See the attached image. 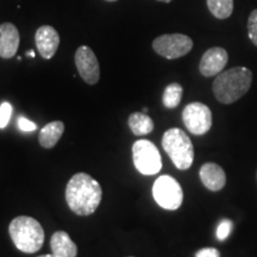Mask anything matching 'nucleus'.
I'll return each mask as SVG.
<instances>
[{"label":"nucleus","mask_w":257,"mask_h":257,"mask_svg":"<svg viewBox=\"0 0 257 257\" xmlns=\"http://www.w3.org/2000/svg\"><path fill=\"white\" fill-rule=\"evenodd\" d=\"M101 186L86 173H78L66 187V200L70 210L78 216H89L101 202Z\"/></svg>","instance_id":"obj_1"},{"label":"nucleus","mask_w":257,"mask_h":257,"mask_svg":"<svg viewBox=\"0 0 257 257\" xmlns=\"http://www.w3.org/2000/svg\"><path fill=\"white\" fill-rule=\"evenodd\" d=\"M252 82L251 70L245 67H234L218 74L213 82V93L221 104H232L250 89Z\"/></svg>","instance_id":"obj_2"},{"label":"nucleus","mask_w":257,"mask_h":257,"mask_svg":"<svg viewBox=\"0 0 257 257\" xmlns=\"http://www.w3.org/2000/svg\"><path fill=\"white\" fill-rule=\"evenodd\" d=\"M9 233L16 248L25 253L37 252L44 243V230L35 218L19 216L10 223Z\"/></svg>","instance_id":"obj_3"},{"label":"nucleus","mask_w":257,"mask_h":257,"mask_svg":"<svg viewBox=\"0 0 257 257\" xmlns=\"http://www.w3.org/2000/svg\"><path fill=\"white\" fill-rule=\"evenodd\" d=\"M162 147L176 168L180 170L191 168L194 161V148L184 130L178 127L167 130L162 137Z\"/></svg>","instance_id":"obj_4"},{"label":"nucleus","mask_w":257,"mask_h":257,"mask_svg":"<svg viewBox=\"0 0 257 257\" xmlns=\"http://www.w3.org/2000/svg\"><path fill=\"white\" fill-rule=\"evenodd\" d=\"M133 160L136 169L143 175H155L162 169L159 149L148 140H138L134 143Z\"/></svg>","instance_id":"obj_5"},{"label":"nucleus","mask_w":257,"mask_h":257,"mask_svg":"<svg viewBox=\"0 0 257 257\" xmlns=\"http://www.w3.org/2000/svg\"><path fill=\"white\" fill-rule=\"evenodd\" d=\"M153 197L155 201L165 210L174 211L182 205L184 192L180 184L169 175H162L153 186Z\"/></svg>","instance_id":"obj_6"},{"label":"nucleus","mask_w":257,"mask_h":257,"mask_svg":"<svg viewBox=\"0 0 257 257\" xmlns=\"http://www.w3.org/2000/svg\"><path fill=\"white\" fill-rule=\"evenodd\" d=\"M153 48L159 55L175 60L187 55L193 48V41L182 34L162 35L154 40Z\"/></svg>","instance_id":"obj_7"},{"label":"nucleus","mask_w":257,"mask_h":257,"mask_svg":"<svg viewBox=\"0 0 257 257\" xmlns=\"http://www.w3.org/2000/svg\"><path fill=\"white\" fill-rule=\"evenodd\" d=\"M182 120L189 133L195 136H202L212 126V112L202 102H191L184 108Z\"/></svg>","instance_id":"obj_8"},{"label":"nucleus","mask_w":257,"mask_h":257,"mask_svg":"<svg viewBox=\"0 0 257 257\" xmlns=\"http://www.w3.org/2000/svg\"><path fill=\"white\" fill-rule=\"evenodd\" d=\"M75 64L85 82L95 85L100 79V67L94 51L87 46H81L75 53Z\"/></svg>","instance_id":"obj_9"},{"label":"nucleus","mask_w":257,"mask_h":257,"mask_svg":"<svg viewBox=\"0 0 257 257\" xmlns=\"http://www.w3.org/2000/svg\"><path fill=\"white\" fill-rule=\"evenodd\" d=\"M229 55L224 48L214 47L208 49L201 57L199 70L204 76H216L223 72L224 67L227 64Z\"/></svg>","instance_id":"obj_10"},{"label":"nucleus","mask_w":257,"mask_h":257,"mask_svg":"<svg viewBox=\"0 0 257 257\" xmlns=\"http://www.w3.org/2000/svg\"><path fill=\"white\" fill-rule=\"evenodd\" d=\"M35 42L40 55L46 60H50L56 54L60 46L59 32L50 25L38 28L35 35Z\"/></svg>","instance_id":"obj_11"},{"label":"nucleus","mask_w":257,"mask_h":257,"mask_svg":"<svg viewBox=\"0 0 257 257\" xmlns=\"http://www.w3.org/2000/svg\"><path fill=\"white\" fill-rule=\"evenodd\" d=\"M199 176L205 187L212 192L220 191L226 184V175H225L224 169L217 163L208 162L202 165Z\"/></svg>","instance_id":"obj_12"},{"label":"nucleus","mask_w":257,"mask_h":257,"mask_svg":"<svg viewBox=\"0 0 257 257\" xmlns=\"http://www.w3.org/2000/svg\"><path fill=\"white\" fill-rule=\"evenodd\" d=\"M18 29L12 23L0 25V57L11 59L17 53L19 47Z\"/></svg>","instance_id":"obj_13"},{"label":"nucleus","mask_w":257,"mask_h":257,"mask_svg":"<svg viewBox=\"0 0 257 257\" xmlns=\"http://www.w3.org/2000/svg\"><path fill=\"white\" fill-rule=\"evenodd\" d=\"M51 251L59 257H76L78 246L66 231H56L50 240Z\"/></svg>","instance_id":"obj_14"},{"label":"nucleus","mask_w":257,"mask_h":257,"mask_svg":"<svg viewBox=\"0 0 257 257\" xmlns=\"http://www.w3.org/2000/svg\"><path fill=\"white\" fill-rule=\"evenodd\" d=\"M64 131V124L60 120L51 121V123L47 124L46 126L41 130L40 133V144L46 149H50L54 148L60 141L61 136L63 135Z\"/></svg>","instance_id":"obj_15"},{"label":"nucleus","mask_w":257,"mask_h":257,"mask_svg":"<svg viewBox=\"0 0 257 257\" xmlns=\"http://www.w3.org/2000/svg\"><path fill=\"white\" fill-rule=\"evenodd\" d=\"M130 130L136 136H146L154 130V121L149 115L142 112H134L127 120Z\"/></svg>","instance_id":"obj_16"},{"label":"nucleus","mask_w":257,"mask_h":257,"mask_svg":"<svg viewBox=\"0 0 257 257\" xmlns=\"http://www.w3.org/2000/svg\"><path fill=\"white\" fill-rule=\"evenodd\" d=\"M182 86L178 82H173L168 85L163 92L162 102L167 108H175L178 107L181 102L182 98Z\"/></svg>","instance_id":"obj_17"},{"label":"nucleus","mask_w":257,"mask_h":257,"mask_svg":"<svg viewBox=\"0 0 257 257\" xmlns=\"http://www.w3.org/2000/svg\"><path fill=\"white\" fill-rule=\"evenodd\" d=\"M208 10L218 19H226L232 15L233 0H207Z\"/></svg>","instance_id":"obj_18"},{"label":"nucleus","mask_w":257,"mask_h":257,"mask_svg":"<svg viewBox=\"0 0 257 257\" xmlns=\"http://www.w3.org/2000/svg\"><path fill=\"white\" fill-rule=\"evenodd\" d=\"M233 230V223L230 219H223L217 227V238L225 240L230 236Z\"/></svg>","instance_id":"obj_19"},{"label":"nucleus","mask_w":257,"mask_h":257,"mask_svg":"<svg viewBox=\"0 0 257 257\" xmlns=\"http://www.w3.org/2000/svg\"><path fill=\"white\" fill-rule=\"evenodd\" d=\"M248 34L250 41L257 47V9L253 10L249 16Z\"/></svg>","instance_id":"obj_20"},{"label":"nucleus","mask_w":257,"mask_h":257,"mask_svg":"<svg viewBox=\"0 0 257 257\" xmlns=\"http://www.w3.org/2000/svg\"><path fill=\"white\" fill-rule=\"evenodd\" d=\"M12 114V106L10 102H3L0 105V128L8 126Z\"/></svg>","instance_id":"obj_21"},{"label":"nucleus","mask_w":257,"mask_h":257,"mask_svg":"<svg viewBox=\"0 0 257 257\" xmlns=\"http://www.w3.org/2000/svg\"><path fill=\"white\" fill-rule=\"evenodd\" d=\"M18 126L22 131H25V133H31V131H35L37 128V125L34 121L29 120L25 117L18 118Z\"/></svg>","instance_id":"obj_22"},{"label":"nucleus","mask_w":257,"mask_h":257,"mask_svg":"<svg viewBox=\"0 0 257 257\" xmlns=\"http://www.w3.org/2000/svg\"><path fill=\"white\" fill-rule=\"evenodd\" d=\"M195 257H220V252L216 248H204L195 253Z\"/></svg>","instance_id":"obj_23"},{"label":"nucleus","mask_w":257,"mask_h":257,"mask_svg":"<svg viewBox=\"0 0 257 257\" xmlns=\"http://www.w3.org/2000/svg\"><path fill=\"white\" fill-rule=\"evenodd\" d=\"M28 55L30 56V57H35V51H32V50L28 51Z\"/></svg>","instance_id":"obj_24"},{"label":"nucleus","mask_w":257,"mask_h":257,"mask_svg":"<svg viewBox=\"0 0 257 257\" xmlns=\"http://www.w3.org/2000/svg\"><path fill=\"white\" fill-rule=\"evenodd\" d=\"M38 257H59V256L54 255V253H50V255H42V256H38Z\"/></svg>","instance_id":"obj_25"},{"label":"nucleus","mask_w":257,"mask_h":257,"mask_svg":"<svg viewBox=\"0 0 257 257\" xmlns=\"http://www.w3.org/2000/svg\"><path fill=\"white\" fill-rule=\"evenodd\" d=\"M159 2H162V3H170V2H173V0H159Z\"/></svg>","instance_id":"obj_26"},{"label":"nucleus","mask_w":257,"mask_h":257,"mask_svg":"<svg viewBox=\"0 0 257 257\" xmlns=\"http://www.w3.org/2000/svg\"><path fill=\"white\" fill-rule=\"evenodd\" d=\"M147 112H148V108L144 107V108H143V113H147Z\"/></svg>","instance_id":"obj_27"},{"label":"nucleus","mask_w":257,"mask_h":257,"mask_svg":"<svg viewBox=\"0 0 257 257\" xmlns=\"http://www.w3.org/2000/svg\"><path fill=\"white\" fill-rule=\"evenodd\" d=\"M105 2H117V0H105Z\"/></svg>","instance_id":"obj_28"}]
</instances>
